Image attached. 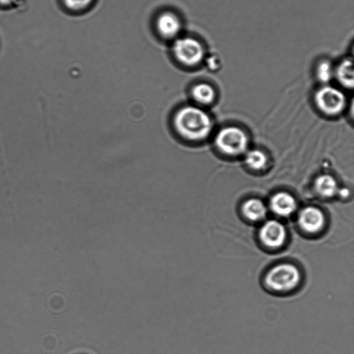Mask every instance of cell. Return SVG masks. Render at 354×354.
I'll use <instances>...</instances> for the list:
<instances>
[{"instance_id":"19","label":"cell","mask_w":354,"mask_h":354,"mask_svg":"<svg viewBox=\"0 0 354 354\" xmlns=\"http://www.w3.org/2000/svg\"><path fill=\"white\" fill-rule=\"evenodd\" d=\"M348 194V192L346 189H344L343 190H341L340 195L343 197L347 196Z\"/></svg>"},{"instance_id":"6","label":"cell","mask_w":354,"mask_h":354,"mask_svg":"<svg viewBox=\"0 0 354 354\" xmlns=\"http://www.w3.org/2000/svg\"><path fill=\"white\" fill-rule=\"evenodd\" d=\"M259 238L261 243L269 248H278L286 242L287 232L280 222L275 220L266 221L261 227L259 232Z\"/></svg>"},{"instance_id":"7","label":"cell","mask_w":354,"mask_h":354,"mask_svg":"<svg viewBox=\"0 0 354 354\" xmlns=\"http://www.w3.org/2000/svg\"><path fill=\"white\" fill-rule=\"evenodd\" d=\"M299 227L306 233L319 232L324 226L325 217L323 212L315 207H306L298 216Z\"/></svg>"},{"instance_id":"14","label":"cell","mask_w":354,"mask_h":354,"mask_svg":"<svg viewBox=\"0 0 354 354\" xmlns=\"http://www.w3.org/2000/svg\"><path fill=\"white\" fill-rule=\"evenodd\" d=\"M266 156L263 152L258 149L248 151L245 158V162L248 167L253 169H262L266 163Z\"/></svg>"},{"instance_id":"8","label":"cell","mask_w":354,"mask_h":354,"mask_svg":"<svg viewBox=\"0 0 354 354\" xmlns=\"http://www.w3.org/2000/svg\"><path fill=\"white\" fill-rule=\"evenodd\" d=\"M156 27L162 37L171 39L179 34L182 24L180 19L174 13L165 12L158 17Z\"/></svg>"},{"instance_id":"2","label":"cell","mask_w":354,"mask_h":354,"mask_svg":"<svg viewBox=\"0 0 354 354\" xmlns=\"http://www.w3.org/2000/svg\"><path fill=\"white\" fill-rule=\"evenodd\" d=\"M301 274L299 268L291 263H280L270 268L264 277L267 288L278 292L295 289L300 283Z\"/></svg>"},{"instance_id":"18","label":"cell","mask_w":354,"mask_h":354,"mask_svg":"<svg viewBox=\"0 0 354 354\" xmlns=\"http://www.w3.org/2000/svg\"><path fill=\"white\" fill-rule=\"evenodd\" d=\"M17 1V0H0V6H9L15 3Z\"/></svg>"},{"instance_id":"9","label":"cell","mask_w":354,"mask_h":354,"mask_svg":"<svg viewBox=\"0 0 354 354\" xmlns=\"http://www.w3.org/2000/svg\"><path fill=\"white\" fill-rule=\"evenodd\" d=\"M270 206L274 214L281 216H288L294 212L297 203L290 194L278 192L272 197Z\"/></svg>"},{"instance_id":"3","label":"cell","mask_w":354,"mask_h":354,"mask_svg":"<svg viewBox=\"0 0 354 354\" xmlns=\"http://www.w3.org/2000/svg\"><path fill=\"white\" fill-rule=\"evenodd\" d=\"M172 50L177 60L187 66L198 64L205 57L204 48L200 41L189 37L176 39Z\"/></svg>"},{"instance_id":"16","label":"cell","mask_w":354,"mask_h":354,"mask_svg":"<svg viewBox=\"0 0 354 354\" xmlns=\"http://www.w3.org/2000/svg\"><path fill=\"white\" fill-rule=\"evenodd\" d=\"M93 0H63L64 5L68 9L79 10L89 6Z\"/></svg>"},{"instance_id":"5","label":"cell","mask_w":354,"mask_h":354,"mask_svg":"<svg viewBox=\"0 0 354 354\" xmlns=\"http://www.w3.org/2000/svg\"><path fill=\"white\" fill-rule=\"evenodd\" d=\"M345 101L344 95L331 86L320 88L315 95V102L319 109L330 115L339 113L345 105Z\"/></svg>"},{"instance_id":"15","label":"cell","mask_w":354,"mask_h":354,"mask_svg":"<svg viewBox=\"0 0 354 354\" xmlns=\"http://www.w3.org/2000/svg\"><path fill=\"white\" fill-rule=\"evenodd\" d=\"M333 71L330 64L324 61L319 64L317 68V76L322 82H328L332 77Z\"/></svg>"},{"instance_id":"17","label":"cell","mask_w":354,"mask_h":354,"mask_svg":"<svg viewBox=\"0 0 354 354\" xmlns=\"http://www.w3.org/2000/svg\"><path fill=\"white\" fill-rule=\"evenodd\" d=\"M206 63L207 67L212 71H216L221 66V59L215 55H210L209 57H207L206 59Z\"/></svg>"},{"instance_id":"10","label":"cell","mask_w":354,"mask_h":354,"mask_svg":"<svg viewBox=\"0 0 354 354\" xmlns=\"http://www.w3.org/2000/svg\"><path fill=\"white\" fill-rule=\"evenodd\" d=\"M242 212L245 217L250 221H259L265 217L267 210L261 200L250 198L243 203Z\"/></svg>"},{"instance_id":"12","label":"cell","mask_w":354,"mask_h":354,"mask_svg":"<svg viewBox=\"0 0 354 354\" xmlns=\"http://www.w3.org/2000/svg\"><path fill=\"white\" fill-rule=\"evenodd\" d=\"M191 94L193 99L201 104H209L215 97L214 88L206 83L194 85L192 88Z\"/></svg>"},{"instance_id":"13","label":"cell","mask_w":354,"mask_h":354,"mask_svg":"<svg viewBox=\"0 0 354 354\" xmlns=\"http://www.w3.org/2000/svg\"><path fill=\"white\" fill-rule=\"evenodd\" d=\"M337 76L342 85L347 88H353L354 83L353 60L346 59L338 66Z\"/></svg>"},{"instance_id":"4","label":"cell","mask_w":354,"mask_h":354,"mask_svg":"<svg viewBox=\"0 0 354 354\" xmlns=\"http://www.w3.org/2000/svg\"><path fill=\"white\" fill-rule=\"evenodd\" d=\"M215 142L217 147L228 155L243 153L248 146V137L241 129L235 127H225L217 133Z\"/></svg>"},{"instance_id":"1","label":"cell","mask_w":354,"mask_h":354,"mask_svg":"<svg viewBox=\"0 0 354 354\" xmlns=\"http://www.w3.org/2000/svg\"><path fill=\"white\" fill-rule=\"evenodd\" d=\"M172 126L182 139L196 142L206 138L212 129L209 115L201 109L185 105L179 107L174 113Z\"/></svg>"},{"instance_id":"11","label":"cell","mask_w":354,"mask_h":354,"mask_svg":"<svg viewBox=\"0 0 354 354\" xmlns=\"http://www.w3.org/2000/svg\"><path fill=\"white\" fill-rule=\"evenodd\" d=\"M317 192L324 197L334 196L337 192V184L335 179L330 175H322L315 182Z\"/></svg>"}]
</instances>
